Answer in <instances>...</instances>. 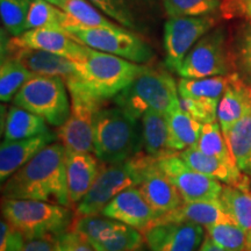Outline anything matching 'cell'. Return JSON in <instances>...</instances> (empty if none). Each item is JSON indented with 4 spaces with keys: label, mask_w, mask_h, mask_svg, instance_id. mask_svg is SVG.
<instances>
[{
    "label": "cell",
    "mask_w": 251,
    "mask_h": 251,
    "mask_svg": "<svg viewBox=\"0 0 251 251\" xmlns=\"http://www.w3.org/2000/svg\"><path fill=\"white\" fill-rule=\"evenodd\" d=\"M4 131L6 141H15L39 136L51 130L45 119L14 105L6 115Z\"/></svg>",
    "instance_id": "obj_26"
},
{
    "label": "cell",
    "mask_w": 251,
    "mask_h": 251,
    "mask_svg": "<svg viewBox=\"0 0 251 251\" xmlns=\"http://www.w3.org/2000/svg\"><path fill=\"white\" fill-rule=\"evenodd\" d=\"M140 120L142 148L147 155L159 158L177 152L171 147L170 130L165 114L149 109Z\"/></svg>",
    "instance_id": "obj_24"
},
{
    "label": "cell",
    "mask_w": 251,
    "mask_h": 251,
    "mask_svg": "<svg viewBox=\"0 0 251 251\" xmlns=\"http://www.w3.org/2000/svg\"><path fill=\"white\" fill-rule=\"evenodd\" d=\"M25 237L6 220L0 221V251H24Z\"/></svg>",
    "instance_id": "obj_41"
},
{
    "label": "cell",
    "mask_w": 251,
    "mask_h": 251,
    "mask_svg": "<svg viewBox=\"0 0 251 251\" xmlns=\"http://www.w3.org/2000/svg\"><path fill=\"white\" fill-rule=\"evenodd\" d=\"M57 235L46 234L25 237L24 251H55Z\"/></svg>",
    "instance_id": "obj_43"
},
{
    "label": "cell",
    "mask_w": 251,
    "mask_h": 251,
    "mask_svg": "<svg viewBox=\"0 0 251 251\" xmlns=\"http://www.w3.org/2000/svg\"><path fill=\"white\" fill-rule=\"evenodd\" d=\"M251 170V152H250V157H249V163H248V170L247 172H249Z\"/></svg>",
    "instance_id": "obj_46"
},
{
    "label": "cell",
    "mask_w": 251,
    "mask_h": 251,
    "mask_svg": "<svg viewBox=\"0 0 251 251\" xmlns=\"http://www.w3.org/2000/svg\"><path fill=\"white\" fill-rule=\"evenodd\" d=\"M46 1L51 2V4H54V5L58 6V7H59V0H46Z\"/></svg>",
    "instance_id": "obj_45"
},
{
    "label": "cell",
    "mask_w": 251,
    "mask_h": 251,
    "mask_svg": "<svg viewBox=\"0 0 251 251\" xmlns=\"http://www.w3.org/2000/svg\"><path fill=\"white\" fill-rule=\"evenodd\" d=\"M71 98V112L68 120L58 127L57 139L69 152H92L93 121L101 103L91 100L78 92H69Z\"/></svg>",
    "instance_id": "obj_12"
},
{
    "label": "cell",
    "mask_w": 251,
    "mask_h": 251,
    "mask_svg": "<svg viewBox=\"0 0 251 251\" xmlns=\"http://www.w3.org/2000/svg\"><path fill=\"white\" fill-rule=\"evenodd\" d=\"M143 236L150 251H198L205 231L192 222H159L147 228Z\"/></svg>",
    "instance_id": "obj_13"
},
{
    "label": "cell",
    "mask_w": 251,
    "mask_h": 251,
    "mask_svg": "<svg viewBox=\"0 0 251 251\" xmlns=\"http://www.w3.org/2000/svg\"><path fill=\"white\" fill-rule=\"evenodd\" d=\"M197 148L208 156L216 157L229 164H235V159L229 150L228 143L218 122L203 124L200 136L198 139Z\"/></svg>",
    "instance_id": "obj_33"
},
{
    "label": "cell",
    "mask_w": 251,
    "mask_h": 251,
    "mask_svg": "<svg viewBox=\"0 0 251 251\" xmlns=\"http://www.w3.org/2000/svg\"><path fill=\"white\" fill-rule=\"evenodd\" d=\"M249 172H250V174H251V170H250V171H249Z\"/></svg>",
    "instance_id": "obj_50"
},
{
    "label": "cell",
    "mask_w": 251,
    "mask_h": 251,
    "mask_svg": "<svg viewBox=\"0 0 251 251\" xmlns=\"http://www.w3.org/2000/svg\"><path fill=\"white\" fill-rule=\"evenodd\" d=\"M144 152H139L127 161L103 165L102 170L85 197L77 203V215H97L119 193L139 186Z\"/></svg>",
    "instance_id": "obj_8"
},
{
    "label": "cell",
    "mask_w": 251,
    "mask_h": 251,
    "mask_svg": "<svg viewBox=\"0 0 251 251\" xmlns=\"http://www.w3.org/2000/svg\"><path fill=\"white\" fill-rule=\"evenodd\" d=\"M74 23L67 12L46 0H31L26 21V30L55 29L64 31L69 25Z\"/></svg>",
    "instance_id": "obj_27"
},
{
    "label": "cell",
    "mask_w": 251,
    "mask_h": 251,
    "mask_svg": "<svg viewBox=\"0 0 251 251\" xmlns=\"http://www.w3.org/2000/svg\"><path fill=\"white\" fill-rule=\"evenodd\" d=\"M100 214L139 229L142 233L158 218L139 186L129 187L119 193Z\"/></svg>",
    "instance_id": "obj_15"
},
{
    "label": "cell",
    "mask_w": 251,
    "mask_h": 251,
    "mask_svg": "<svg viewBox=\"0 0 251 251\" xmlns=\"http://www.w3.org/2000/svg\"><path fill=\"white\" fill-rule=\"evenodd\" d=\"M177 84L169 71L144 65L143 70L114 98L121 107L137 120L149 109L166 114L178 101Z\"/></svg>",
    "instance_id": "obj_4"
},
{
    "label": "cell",
    "mask_w": 251,
    "mask_h": 251,
    "mask_svg": "<svg viewBox=\"0 0 251 251\" xmlns=\"http://www.w3.org/2000/svg\"><path fill=\"white\" fill-rule=\"evenodd\" d=\"M247 250H251V235L249 236V241H248V249Z\"/></svg>",
    "instance_id": "obj_47"
},
{
    "label": "cell",
    "mask_w": 251,
    "mask_h": 251,
    "mask_svg": "<svg viewBox=\"0 0 251 251\" xmlns=\"http://www.w3.org/2000/svg\"><path fill=\"white\" fill-rule=\"evenodd\" d=\"M229 76L230 75L206 78L180 77L177 81L178 96L220 100L229 83Z\"/></svg>",
    "instance_id": "obj_30"
},
{
    "label": "cell",
    "mask_w": 251,
    "mask_h": 251,
    "mask_svg": "<svg viewBox=\"0 0 251 251\" xmlns=\"http://www.w3.org/2000/svg\"><path fill=\"white\" fill-rule=\"evenodd\" d=\"M64 1L65 0H59V7H62V5L64 4Z\"/></svg>",
    "instance_id": "obj_48"
},
{
    "label": "cell",
    "mask_w": 251,
    "mask_h": 251,
    "mask_svg": "<svg viewBox=\"0 0 251 251\" xmlns=\"http://www.w3.org/2000/svg\"><path fill=\"white\" fill-rule=\"evenodd\" d=\"M2 198L31 199L70 207L65 148L51 143L2 185Z\"/></svg>",
    "instance_id": "obj_1"
},
{
    "label": "cell",
    "mask_w": 251,
    "mask_h": 251,
    "mask_svg": "<svg viewBox=\"0 0 251 251\" xmlns=\"http://www.w3.org/2000/svg\"><path fill=\"white\" fill-rule=\"evenodd\" d=\"M231 49L224 28H215L203 35L188 51L177 72L183 78H206L233 74Z\"/></svg>",
    "instance_id": "obj_9"
},
{
    "label": "cell",
    "mask_w": 251,
    "mask_h": 251,
    "mask_svg": "<svg viewBox=\"0 0 251 251\" xmlns=\"http://www.w3.org/2000/svg\"><path fill=\"white\" fill-rule=\"evenodd\" d=\"M64 33L80 45L137 64H147L155 57L152 48L142 36L120 25L115 27H85L71 24L65 28Z\"/></svg>",
    "instance_id": "obj_6"
},
{
    "label": "cell",
    "mask_w": 251,
    "mask_h": 251,
    "mask_svg": "<svg viewBox=\"0 0 251 251\" xmlns=\"http://www.w3.org/2000/svg\"><path fill=\"white\" fill-rule=\"evenodd\" d=\"M57 140V134L49 131L29 139L6 141L0 147V180H6L26 165L43 148Z\"/></svg>",
    "instance_id": "obj_18"
},
{
    "label": "cell",
    "mask_w": 251,
    "mask_h": 251,
    "mask_svg": "<svg viewBox=\"0 0 251 251\" xmlns=\"http://www.w3.org/2000/svg\"><path fill=\"white\" fill-rule=\"evenodd\" d=\"M157 164L179 191L185 202L215 200L221 196L224 188L221 183L190 168L179 156V152L159 157Z\"/></svg>",
    "instance_id": "obj_11"
},
{
    "label": "cell",
    "mask_w": 251,
    "mask_h": 251,
    "mask_svg": "<svg viewBox=\"0 0 251 251\" xmlns=\"http://www.w3.org/2000/svg\"><path fill=\"white\" fill-rule=\"evenodd\" d=\"M179 97L180 107L187 114H190L197 121L201 124H211L218 120V99L207 98H190V97Z\"/></svg>",
    "instance_id": "obj_39"
},
{
    "label": "cell",
    "mask_w": 251,
    "mask_h": 251,
    "mask_svg": "<svg viewBox=\"0 0 251 251\" xmlns=\"http://www.w3.org/2000/svg\"><path fill=\"white\" fill-rule=\"evenodd\" d=\"M235 224L251 235V192L233 186H224L219 198Z\"/></svg>",
    "instance_id": "obj_29"
},
{
    "label": "cell",
    "mask_w": 251,
    "mask_h": 251,
    "mask_svg": "<svg viewBox=\"0 0 251 251\" xmlns=\"http://www.w3.org/2000/svg\"><path fill=\"white\" fill-rule=\"evenodd\" d=\"M68 91L63 78L35 75L19 90L13 102L58 128L68 120L71 112Z\"/></svg>",
    "instance_id": "obj_7"
},
{
    "label": "cell",
    "mask_w": 251,
    "mask_h": 251,
    "mask_svg": "<svg viewBox=\"0 0 251 251\" xmlns=\"http://www.w3.org/2000/svg\"><path fill=\"white\" fill-rule=\"evenodd\" d=\"M216 24V19L211 15L169 18L163 35L166 68L177 74L188 51Z\"/></svg>",
    "instance_id": "obj_10"
},
{
    "label": "cell",
    "mask_w": 251,
    "mask_h": 251,
    "mask_svg": "<svg viewBox=\"0 0 251 251\" xmlns=\"http://www.w3.org/2000/svg\"><path fill=\"white\" fill-rule=\"evenodd\" d=\"M74 20L72 24L85 27H115L119 24L113 23L108 17L100 13L86 0H65L61 7Z\"/></svg>",
    "instance_id": "obj_36"
},
{
    "label": "cell",
    "mask_w": 251,
    "mask_h": 251,
    "mask_svg": "<svg viewBox=\"0 0 251 251\" xmlns=\"http://www.w3.org/2000/svg\"><path fill=\"white\" fill-rule=\"evenodd\" d=\"M55 251H96L83 235L69 229L56 237Z\"/></svg>",
    "instance_id": "obj_40"
},
{
    "label": "cell",
    "mask_w": 251,
    "mask_h": 251,
    "mask_svg": "<svg viewBox=\"0 0 251 251\" xmlns=\"http://www.w3.org/2000/svg\"><path fill=\"white\" fill-rule=\"evenodd\" d=\"M139 120L119 106L101 107L94 115L93 152L105 164H117L142 152Z\"/></svg>",
    "instance_id": "obj_3"
},
{
    "label": "cell",
    "mask_w": 251,
    "mask_h": 251,
    "mask_svg": "<svg viewBox=\"0 0 251 251\" xmlns=\"http://www.w3.org/2000/svg\"><path fill=\"white\" fill-rule=\"evenodd\" d=\"M8 45L12 47L45 50L72 61H78L83 57L87 48L86 46L80 45L76 40L65 34L64 31L46 29V28L26 30L20 36L12 37Z\"/></svg>",
    "instance_id": "obj_17"
},
{
    "label": "cell",
    "mask_w": 251,
    "mask_h": 251,
    "mask_svg": "<svg viewBox=\"0 0 251 251\" xmlns=\"http://www.w3.org/2000/svg\"><path fill=\"white\" fill-rule=\"evenodd\" d=\"M230 49L234 71L251 85V24L240 27Z\"/></svg>",
    "instance_id": "obj_35"
},
{
    "label": "cell",
    "mask_w": 251,
    "mask_h": 251,
    "mask_svg": "<svg viewBox=\"0 0 251 251\" xmlns=\"http://www.w3.org/2000/svg\"><path fill=\"white\" fill-rule=\"evenodd\" d=\"M139 188L158 218L175 211L184 202L179 191L159 169L157 158L146 152L141 166Z\"/></svg>",
    "instance_id": "obj_14"
},
{
    "label": "cell",
    "mask_w": 251,
    "mask_h": 251,
    "mask_svg": "<svg viewBox=\"0 0 251 251\" xmlns=\"http://www.w3.org/2000/svg\"><path fill=\"white\" fill-rule=\"evenodd\" d=\"M33 76L35 75L12 56L2 58L1 67H0V99L1 101L8 102L13 100L19 90Z\"/></svg>",
    "instance_id": "obj_32"
},
{
    "label": "cell",
    "mask_w": 251,
    "mask_h": 251,
    "mask_svg": "<svg viewBox=\"0 0 251 251\" xmlns=\"http://www.w3.org/2000/svg\"><path fill=\"white\" fill-rule=\"evenodd\" d=\"M144 242L142 231L119 222L109 233L93 242L92 247L96 251H140Z\"/></svg>",
    "instance_id": "obj_28"
},
{
    "label": "cell",
    "mask_w": 251,
    "mask_h": 251,
    "mask_svg": "<svg viewBox=\"0 0 251 251\" xmlns=\"http://www.w3.org/2000/svg\"><path fill=\"white\" fill-rule=\"evenodd\" d=\"M65 165L69 197L71 203H78L92 187L105 163L91 152L65 151Z\"/></svg>",
    "instance_id": "obj_20"
},
{
    "label": "cell",
    "mask_w": 251,
    "mask_h": 251,
    "mask_svg": "<svg viewBox=\"0 0 251 251\" xmlns=\"http://www.w3.org/2000/svg\"><path fill=\"white\" fill-rule=\"evenodd\" d=\"M159 222H192L207 227L221 222L234 221L226 212L221 200L215 199L205 201H184L177 209L156 219L153 224Z\"/></svg>",
    "instance_id": "obj_23"
},
{
    "label": "cell",
    "mask_w": 251,
    "mask_h": 251,
    "mask_svg": "<svg viewBox=\"0 0 251 251\" xmlns=\"http://www.w3.org/2000/svg\"><path fill=\"white\" fill-rule=\"evenodd\" d=\"M247 251H251V250H247Z\"/></svg>",
    "instance_id": "obj_49"
},
{
    "label": "cell",
    "mask_w": 251,
    "mask_h": 251,
    "mask_svg": "<svg viewBox=\"0 0 251 251\" xmlns=\"http://www.w3.org/2000/svg\"><path fill=\"white\" fill-rule=\"evenodd\" d=\"M106 17L136 33H144L156 20L153 0H90Z\"/></svg>",
    "instance_id": "obj_16"
},
{
    "label": "cell",
    "mask_w": 251,
    "mask_h": 251,
    "mask_svg": "<svg viewBox=\"0 0 251 251\" xmlns=\"http://www.w3.org/2000/svg\"><path fill=\"white\" fill-rule=\"evenodd\" d=\"M169 18L203 17L214 13L220 7V0H162Z\"/></svg>",
    "instance_id": "obj_38"
},
{
    "label": "cell",
    "mask_w": 251,
    "mask_h": 251,
    "mask_svg": "<svg viewBox=\"0 0 251 251\" xmlns=\"http://www.w3.org/2000/svg\"><path fill=\"white\" fill-rule=\"evenodd\" d=\"M6 50L9 51L12 57L20 62L34 75L56 76L65 80L76 74L75 62L63 56L45 51V50L12 47L9 45L6 47Z\"/></svg>",
    "instance_id": "obj_21"
},
{
    "label": "cell",
    "mask_w": 251,
    "mask_h": 251,
    "mask_svg": "<svg viewBox=\"0 0 251 251\" xmlns=\"http://www.w3.org/2000/svg\"><path fill=\"white\" fill-rule=\"evenodd\" d=\"M170 130L171 147L180 152L188 147L197 144L200 136L202 124L193 119L180 107L179 99L174 107L165 114Z\"/></svg>",
    "instance_id": "obj_25"
},
{
    "label": "cell",
    "mask_w": 251,
    "mask_h": 251,
    "mask_svg": "<svg viewBox=\"0 0 251 251\" xmlns=\"http://www.w3.org/2000/svg\"><path fill=\"white\" fill-rule=\"evenodd\" d=\"M198 251H226V250L222 249L221 247H219L211 237L206 236L201 244V247H200V249Z\"/></svg>",
    "instance_id": "obj_44"
},
{
    "label": "cell",
    "mask_w": 251,
    "mask_h": 251,
    "mask_svg": "<svg viewBox=\"0 0 251 251\" xmlns=\"http://www.w3.org/2000/svg\"><path fill=\"white\" fill-rule=\"evenodd\" d=\"M1 214L24 237L37 235H59L69 230L74 213L69 207L31 199L2 198Z\"/></svg>",
    "instance_id": "obj_5"
},
{
    "label": "cell",
    "mask_w": 251,
    "mask_h": 251,
    "mask_svg": "<svg viewBox=\"0 0 251 251\" xmlns=\"http://www.w3.org/2000/svg\"><path fill=\"white\" fill-rule=\"evenodd\" d=\"M251 112V85L236 72L229 76V83L218 106V121L226 134L238 120Z\"/></svg>",
    "instance_id": "obj_22"
},
{
    "label": "cell",
    "mask_w": 251,
    "mask_h": 251,
    "mask_svg": "<svg viewBox=\"0 0 251 251\" xmlns=\"http://www.w3.org/2000/svg\"><path fill=\"white\" fill-rule=\"evenodd\" d=\"M31 0H0V15L5 29L13 37L26 31Z\"/></svg>",
    "instance_id": "obj_37"
},
{
    "label": "cell",
    "mask_w": 251,
    "mask_h": 251,
    "mask_svg": "<svg viewBox=\"0 0 251 251\" xmlns=\"http://www.w3.org/2000/svg\"><path fill=\"white\" fill-rule=\"evenodd\" d=\"M220 12L227 20L240 18L251 21V0H224Z\"/></svg>",
    "instance_id": "obj_42"
},
{
    "label": "cell",
    "mask_w": 251,
    "mask_h": 251,
    "mask_svg": "<svg viewBox=\"0 0 251 251\" xmlns=\"http://www.w3.org/2000/svg\"><path fill=\"white\" fill-rule=\"evenodd\" d=\"M224 135L235 163L241 170L247 171L251 152V112Z\"/></svg>",
    "instance_id": "obj_31"
},
{
    "label": "cell",
    "mask_w": 251,
    "mask_h": 251,
    "mask_svg": "<svg viewBox=\"0 0 251 251\" xmlns=\"http://www.w3.org/2000/svg\"><path fill=\"white\" fill-rule=\"evenodd\" d=\"M75 62L76 74L65 79L69 92H78L103 105L115 98L142 72L144 65L87 47Z\"/></svg>",
    "instance_id": "obj_2"
},
{
    "label": "cell",
    "mask_w": 251,
    "mask_h": 251,
    "mask_svg": "<svg viewBox=\"0 0 251 251\" xmlns=\"http://www.w3.org/2000/svg\"><path fill=\"white\" fill-rule=\"evenodd\" d=\"M179 156L186 164L200 174L224 181L226 185L243 191H249L250 179L235 164H229L216 157L208 156L200 151L194 144L179 152Z\"/></svg>",
    "instance_id": "obj_19"
},
{
    "label": "cell",
    "mask_w": 251,
    "mask_h": 251,
    "mask_svg": "<svg viewBox=\"0 0 251 251\" xmlns=\"http://www.w3.org/2000/svg\"><path fill=\"white\" fill-rule=\"evenodd\" d=\"M207 236L226 251H246L249 235L235 222H221L207 226Z\"/></svg>",
    "instance_id": "obj_34"
}]
</instances>
